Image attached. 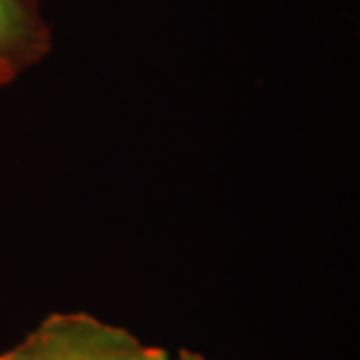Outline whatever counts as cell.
Here are the masks:
<instances>
[{
    "label": "cell",
    "mask_w": 360,
    "mask_h": 360,
    "mask_svg": "<svg viewBox=\"0 0 360 360\" xmlns=\"http://www.w3.org/2000/svg\"><path fill=\"white\" fill-rule=\"evenodd\" d=\"M180 360H206V358L197 356V354H190V351H183V354H180Z\"/></svg>",
    "instance_id": "obj_3"
},
{
    "label": "cell",
    "mask_w": 360,
    "mask_h": 360,
    "mask_svg": "<svg viewBox=\"0 0 360 360\" xmlns=\"http://www.w3.org/2000/svg\"><path fill=\"white\" fill-rule=\"evenodd\" d=\"M0 360H169V356L91 316L54 314Z\"/></svg>",
    "instance_id": "obj_1"
},
{
    "label": "cell",
    "mask_w": 360,
    "mask_h": 360,
    "mask_svg": "<svg viewBox=\"0 0 360 360\" xmlns=\"http://www.w3.org/2000/svg\"><path fill=\"white\" fill-rule=\"evenodd\" d=\"M52 49V28L38 0H0V89L38 66Z\"/></svg>",
    "instance_id": "obj_2"
}]
</instances>
